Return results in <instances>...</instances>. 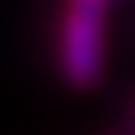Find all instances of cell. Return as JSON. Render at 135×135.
<instances>
[{
  "label": "cell",
  "mask_w": 135,
  "mask_h": 135,
  "mask_svg": "<svg viewBox=\"0 0 135 135\" xmlns=\"http://www.w3.org/2000/svg\"><path fill=\"white\" fill-rule=\"evenodd\" d=\"M94 3H103V6H106V0H94Z\"/></svg>",
  "instance_id": "2"
},
{
  "label": "cell",
  "mask_w": 135,
  "mask_h": 135,
  "mask_svg": "<svg viewBox=\"0 0 135 135\" xmlns=\"http://www.w3.org/2000/svg\"><path fill=\"white\" fill-rule=\"evenodd\" d=\"M56 53L71 85H94L106 65V6L94 0H68Z\"/></svg>",
  "instance_id": "1"
}]
</instances>
